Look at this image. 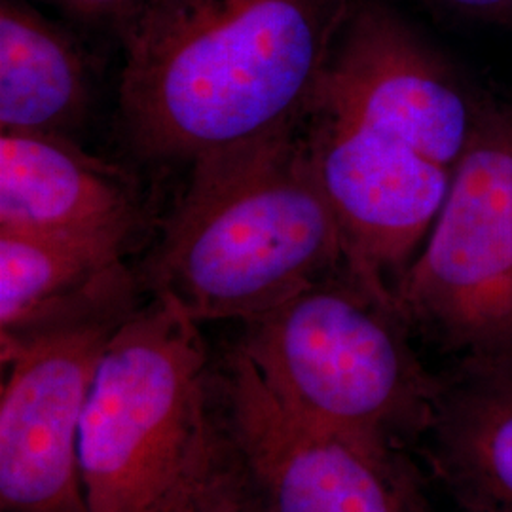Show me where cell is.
<instances>
[{
	"mask_svg": "<svg viewBox=\"0 0 512 512\" xmlns=\"http://www.w3.org/2000/svg\"><path fill=\"white\" fill-rule=\"evenodd\" d=\"M348 4L147 0L122 29L131 145L194 165L302 128Z\"/></svg>",
	"mask_w": 512,
	"mask_h": 512,
	"instance_id": "obj_1",
	"label": "cell"
},
{
	"mask_svg": "<svg viewBox=\"0 0 512 512\" xmlns=\"http://www.w3.org/2000/svg\"><path fill=\"white\" fill-rule=\"evenodd\" d=\"M145 281L194 321L243 323L348 270L302 128L190 165Z\"/></svg>",
	"mask_w": 512,
	"mask_h": 512,
	"instance_id": "obj_2",
	"label": "cell"
},
{
	"mask_svg": "<svg viewBox=\"0 0 512 512\" xmlns=\"http://www.w3.org/2000/svg\"><path fill=\"white\" fill-rule=\"evenodd\" d=\"M238 349L306 420L401 450L427 431L439 376L421 365L397 306L348 270L245 321Z\"/></svg>",
	"mask_w": 512,
	"mask_h": 512,
	"instance_id": "obj_3",
	"label": "cell"
},
{
	"mask_svg": "<svg viewBox=\"0 0 512 512\" xmlns=\"http://www.w3.org/2000/svg\"><path fill=\"white\" fill-rule=\"evenodd\" d=\"M198 327L154 296L110 336L80 433L88 512H165L213 454Z\"/></svg>",
	"mask_w": 512,
	"mask_h": 512,
	"instance_id": "obj_4",
	"label": "cell"
},
{
	"mask_svg": "<svg viewBox=\"0 0 512 512\" xmlns=\"http://www.w3.org/2000/svg\"><path fill=\"white\" fill-rule=\"evenodd\" d=\"M395 306L459 357L512 353V112L480 110Z\"/></svg>",
	"mask_w": 512,
	"mask_h": 512,
	"instance_id": "obj_5",
	"label": "cell"
},
{
	"mask_svg": "<svg viewBox=\"0 0 512 512\" xmlns=\"http://www.w3.org/2000/svg\"><path fill=\"white\" fill-rule=\"evenodd\" d=\"M224 403L234 458L268 512H429L404 450L298 416L238 348Z\"/></svg>",
	"mask_w": 512,
	"mask_h": 512,
	"instance_id": "obj_6",
	"label": "cell"
},
{
	"mask_svg": "<svg viewBox=\"0 0 512 512\" xmlns=\"http://www.w3.org/2000/svg\"><path fill=\"white\" fill-rule=\"evenodd\" d=\"M131 311H97L2 340V512H88L82 421L110 336Z\"/></svg>",
	"mask_w": 512,
	"mask_h": 512,
	"instance_id": "obj_7",
	"label": "cell"
},
{
	"mask_svg": "<svg viewBox=\"0 0 512 512\" xmlns=\"http://www.w3.org/2000/svg\"><path fill=\"white\" fill-rule=\"evenodd\" d=\"M317 181L340 226L348 272L395 304V289L429 236L452 171L376 129L311 112Z\"/></svg>",
	"mask_w": 512,
	"mask_h": 512,
	"instance_id": "obj_8",
	"label": "cell"
},
{
	"mask_svg": "<svg viewBox=\"0 0 512 512\" xmlns=\"http://www.w3.org/2000/svg\"><path fill=\"white\" fill-rule=\"evenodd\" d=\"M311 112L376 129L448 169L480 118L450 69L374 0H349Z\"/></svg>",
	"mask_w": 512,
	"mask_h": 512,
	"instance_id": "obj_9",
	"label": "cell"
},
{
	"mask_svg": "<svg viewBox=\"0 0 512 512\" xmlns=\"http://www.w3.org/2000/svg\"><path fill=\"white\" fill-rule=\"evenodd\" d=\"M141 217L126 171L67 135L0 133V230L128 241Z\"/></svg>",
	"mask_w": 512,
	"mask_h": 512,
	"instance_id": "obj_10",
	"label": "cell"
},
{
	"mask_svg": "<svg viewBox=\"0 0 512 512\" xmlns=\"http://www.w3.org/2000/svg\"><path fill=\"white\" fill-rule=\"evenodd\" d=\"M421 444L459 511L512 512V353L439 374Z\"/></svg>",
	"mask_w": 512,
	"mask_h": 512,
	"instance_id": "obj_11",
	"label": "cell"
},
{
	"mask_svg": "<svg viewBox=\"0 0 512 512\" xmlns=\"http://www.w3.org/2000/svg\"><path fill=\"white\" fill-rule=\"evenodd\" d=\"M128 241L0 230V340L131 308Z\"/></svg>",
	"mask_w": 512,
	"mask_h": 512,
	"instance_id": "obj_12",
	"label": "cell"
},
{
	"mask_svg": "<svg viewBox=\"0 0 512 512\" xmlns=\"http://www.w3.org/2000/svg\"><path fill=\"white\" fill-rule=\"evenodd\" d=\"M73 38L21 0L0 2V133L67 135L90 105Z\"/></svg>",
	"mask_w": 512,
	"mask_h": 512,
	"instance_id": "obj_13",
	"label": "cell"
},
{
	"mask_svg": "<svg viewBox=\"0 0 512 512\" xmlns=\"http://www.w3.org/2000/svg\"><path fill=\"white\" fill-rule=\"evenodd\" d=\"M220 442L165 512H268L239 467L226 465Z\"/></svg>",
	"mask_w": 512,
	"mask_h": 512,
	"instance_id": "obj_14",
	"label": "cell"
},
{
	"mask_svg": "<svg viewBox=\"0 0 512 512\" xmlns=\"http://www.w3.org/2000/svg\"><path fill=\"white\" fill-rule=\"evenodd\" d=\"M63 10L76 18L97 23H114L124 29L147 0H54Z\"/></svg>",
	"mask_w": 512,
	"mask_h": 512,
	"instance_id": "obj_15",
	"label": "cell"
},
{
	"mask_svg": "<svg viewBox=\"0 0 512 512\" xmlns=\"http://www.w3.org/2000/svg\"><path fill=\"white\" fill-rule=\"evenodd\" d=\"M440 8L467 16H501L512 10V0H429Z\"/></svg>",
	"mask_w": 512,
	"mask_h": 512,
	"instance_id": "obj_16",
	"label": "cell"
},
{
	"mask_svg": "<svg viewBox=\"0 0 512 512\" xmlns=\"http://www.w3.org/2000/svg\"><path fill=\"white\" fill-rule=\"evenodd\" d=\"M459 512H465V511H459Z\"/></svg>",
	"mask_w": 512,
	"mask_h": 512,
	"instance_id": "obj_17",
	"label": "cell"
}]
</instances>
